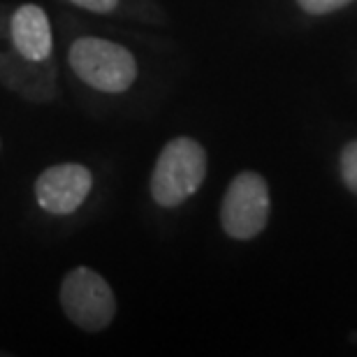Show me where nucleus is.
Here are the masks:
<instances>
[{
	"instance_id": "1",
	"label": "nucleus",
	"mask_w": 357,
	"mask_h": 357,
	"mask_svg": "<svg viewBox=\"0 0 357 357\" xmlns=\"http://www.w3.org/2000/svg\"><path fill=\"white\" fill-rule=\"evenodd\" d=\"M68 61L73 73L100 93H123L137 79V61L130 49L105 38H77Z\"/></svg>"
},
{
	"instance_id": "2",
	"label": "nucleus",
	"mask_w": 357,
	"mask_h": 357,
	"mask_svg": "<svg viewBox=\"0 0 357 357\" xmlns=\"http://www.w3.org/2000/svg\"><path fill=\"white\" fill-rule=\"evenodd\" d=\"M206 178V151L197 139H169L155 160L151 174V195L158 206L174 209L195 195Z\"/></svg>"
},
{
	"instance_id": "3",
	"label": "nucleus",
	"mask_w": 357,
	"mask_h": 357,
	"mask_svg": "<svg viewBox=\"0 0 357 357\" xmlns=\"http://www.w3.org/2000/svg\"><path fill=\"white\" fill-rule=\"evenodd\" d=\"M59 297L66 318L84 332H102L116 316V297L112 285L91 267L68 271Z\"/></svg>"
},
{
	"instance_id": "4",
	"label": "nucleus",
	"mask_w": 357,
	"mask_h": 357,
	"mask_svg": "<svg viewBox=\"0 0 357 357\" xmlns=\"http://www.w3.org/2000/svg\"><path fill=\"white\" fill-rule=\"evenodd\" d=\"M269 185L258 172H239L220 202V227L227 237L248 241L267 227Z\"/></svg>"
},
{
	"instance_id": "5",
	"label": "nucleus",
	"mask_w": 357,
	"mask_h": 357,
	"mask_svg": "<svg viewBox=\"0 0 357 357\" xmlns=\"http://www.w3.org/2000/svg\"><path fill=\"white\" fill-rule=\"evenodd\" d=\"M10 14L12 10L0 5V84L17 91L33 102H52L56 93V66L49 61H28L10 40Z\"/></svg>"
},
{
	"instance_id": "6",
	"label": "nucleus",
	"mask_w": 357,
	"mask_h": 357,
	"mask_svg": "<svg viewBox=\"0 0 357 357\" xmlns=\"http://www.w3.org/2000/svg\"><path fill=\"white\" fill-rule=\"evenodd\" d=\"M93 190V174L82 162H61L35 178V199L40 209L54 216L75 213Z\"/></svg>"
},
{
	"instance_id": "7",
	"label": "nucleus",
	"mask_w": 357,
	"mask_h": 357,
	"mask_svg": "<svg viewBox=\"0 0 357 357\" xmlns=\"http://www.w3.org/2000/svg\"><path fill=\"white\" fill-rule=\"evenodd\" d=\"M10 40L12 47L28 61H49L54 54L52 24L40 5H19L10 14Z\"/></svg>"
},
{
	"instance_id": "8",
	"label": "nucleus",
	"mask_w": 357,
	"mask_h": 357,
	"mask_svg": "<svg viewBox=\"0 0 357 357\" xmlns=\"http://www.w3.org/2000/svg\"><path fill=\"white\" fill-rule=\"evenodd\" d=\"M341 178H344L346 188L357 195V139L348 142L341 151Z\"/></svg>"
},
{
	"instance_id": "9",
	"label": "nucleus",
	"mask_w": 357,
	"mask_h": 357,
	"mask_svg": "<svg viewBox=\"0 0 357 357\" xmlns=\"http://www.w3.org/2000/svg\"><path fill=\"white\" fill-rule=\"evenodd\" d=\"M353 0H297V5L302 7L306 14H330V12H337L341 7L351 5Z\"/></svg>"
},
{
	"instance_id": "10",
	"label": "nucleus",
	"mask_w": 357,
	"mask_h": 357,
	"mask_svg": "<svg viewBox=\"0 0 357 357\" xmlns=\"http://www.w3.org/2000/svg\"><path fill=\"white\" fill-rule=\"evenodd\" d=\"M70 3L93 14H112L119 7V0H70Z\"/></svg>"
},
{
	"instance_id": "11",
	"label": "nucleus",
	"mask_w": 357,
	"mask_h": 357,
	"mask_svg": "<svg viewBox=\"0 0 357 357\" xmlns=\"http://www.w3.org/2000/svg\"><path fill=\"white\" fill-rule=\"evenodd\" d=\"M0 144H3V142H0Z\"/></svg>"
}]
</instances>
